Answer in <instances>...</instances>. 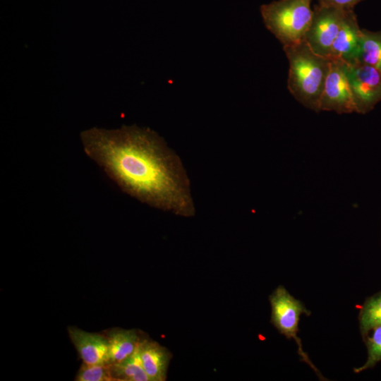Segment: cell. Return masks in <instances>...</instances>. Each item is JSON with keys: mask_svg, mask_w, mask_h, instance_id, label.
I'll return each instance as SVG.
<instances>
[{"mask_svg": "<svg viewBox=\"0 0 381 381\" xmlns=\"http://www.w3.org/2000/svg\"><path fill=\"white\" fill-rule=\"evenodd\" d=\"M362 35L356 18L351 10L346 11L339 32L333 42L330 59L349 64L358 61Z\"/></svg>", "mask_w": 381, "mask_h": 381, "instance_id": "ba28073f", "label": "cell"}, {"mask_svg": "<svg viewBox=\"0 0 381 381\" xmlns=\"http://www.w3.org/2000/svg\"><path fill=\"white\" fill-rule=\"evenodd\" d=\"M313 0H279L264 4L260 13L267 30L283 47L304 40L312 20Z\"/></svg>", "mask_w": 381, "mask_h": 381, "instance_id": "3957f363", "label": "cell"}, {"mask_svg": "<svg viewBox=\"0 0 381 381\" xmlns=\"http://www.w3.org/2000/svg\"><path fill=\"white\" fill-rule=\"evenodd\" d=\"M360 328L365 336L372 329L381 325V293L368 298L359 315Z\"/></svg>", "mask_w": 381, "mask_h": 381, "instance_id": "5bb4252c", "label": "cell"}, {"mask_svg": "<svg viewBox=\"0 0 381 381\" xmlns=\"http://www.w3.org/2000/svg\"><path fill=\"white\" fill-rule=\"evenodd\" d=\"M143 367L149 381H164L172 358L171 352L158 342L145 337L139 346Z\"/></svg>", "mask_w": 381, "mask_h": 381, "instance_id": "8fae6325", "label": "cell"}, {"mask_svg": "<svg viewBox=\"0 0 381 381\" xmlns=\"http://www.w3.org/2000/svg\"><path fill=\"white\" fill-rule=\"evenodd\" d=\"M358 61L381 71V30H362Z\"/></svg>", "mask_w": 381, "mask_h": 381, "instance_id": "4fadbf2b", "label": "cell"}, {"mask_svg": "<svg viewBox=\"0 0 381 381\" xmlns=\"http://www.w3.org/2000/svg\"><path fill=\"white\" fill-rule=\"evenodd\" d=\"M319 111L338 114L356 112L347 76L346 64L330 59L329 70L321 95Z\"/></svg>", "mask_w": 381, "mask_h": 381, "instance_id": "52a82bcc", "label": "cell"}, {"mask_svg": "<svg viewBox=\"0 0 381 381\" xmlns=\"http://www.w3.org/2000/svg\"><path fill=\"white\" fill-rule=\"evenodd\" d=\"M366 336V346L368 348V359L365 363L356 369V373H361L369 368L373 367L381 361V325L372 329Z\"/></svg>", "mask_w": 381, "mask_h": 381, "instance_id": "9a60e30c", "label": "cell"}, {"mask_svg": "<svg viewBox=\"0 0 381 381\" xmlns=\"http://www.w3.org/2000/svg\"><path fill=\"white\" fill-rule=\"evenodd\" d=\"M320 4L332 6L345 11L351 10L355 4L362 0H319Z\"/></svg>", "mask_w": 381, "mask_h": 381, "instance_id": "e0dca14e", "label": "cell"}, {"mask_svg": "<svg viewBox=\"0 0 381 381\" xmlns=\"http://www.w3.org/2000/svg\"><path fill=\"white\" fill-rule=\"evenodd\" d=\"M272 308L271 322L288 339H294L298 347V353L302 360L307 363L320 377L319 372L313 365L302 349L297 337L298 325L301 314H310L301 302L294 298L283 286L277 287L270 296Z\"/></svg>", "mask_w": 381, "mask_h": 381, "instance_id": "277c9868", "label": "cell"}, {"mask_svg": "<svg viewBox=\"0 0 381 381\" xmlns=\"http://www.w3.org/2000/svg\"><path fill=\"white\" fill-rule=\"evenodd\" d=\"M75 380L114 381L109 364L88 365L83 363L75 376Z\"/></svg>", "mask_w": 381, "mask_h": 381, "instance_id": "2e32d148", "label": "cell"}, {"mask_svg": "<svg viewBox=\"0 0 381 381\" xmlns=\"http://www.w3.org/2000/svg\"><path fill=\"white\" fill-rule=\"evenodd\" d=\"M346 64L356 112L365 114L381 100V71L358 61Z\"/></svg>", "mask_w": 381, "mask_h": 381, "instance_id": "8992f818", "label": "cell"}, {"mask_svg": "<svg viewBox=\"0 0 381 381\" xmlns=\"http://www.w3.org/2000/svg\"><path fill=\"white\" fill-rule=\"evenodd\" d=\"M68 333L83 363L109 364V347L107 337L103 333L84 331L69 326Z\"/></svg>", "mask_w": 381, "mask_h": 381, "instance_id": "9c48e42d", "label": "cell"}, {"mask_svg": "<svg viewBox=\"0 0 381 381\" xmlns=\"http://www.w3.org/2000/svg\"><path fill=\"white\" fill-rule=\"evenodd\" d=\"M289 61L287 88L302 105L319 111V104L329 70L330 59L315 54L303 40L283 47Z\"/></svg>", "mask_w": 381, "mask_h": 381, "instance_id": "7a4b0ae2", "label": "cell"}, {"mask_svg": "<svg viewBox=\"0 0 381 381\" xmlns=\"http://www.w3.org/2000/svg\"><path fill=\"white\" fill-rule=\"evenodd\" d=\"M103 334L108 342L109 364L119 363L131 357L145 337L139 329L119 327L109 329Z\"/></svg>", "mask_w": 381, "mask_h": 381, "instance_id": "30bf717a", "label": "cell"}, {"mask_svg": "<svg viewBox=\"0 0 381 381\" xmlns=\"http://www.w3.org/2000/svg\"><path fill=\"white\" fill-rule=\"evenodd\" d=\"M346 11L320 4L313 11L304 41L317 54L329 58Z\"/></svg>", "mask_w": 381, "mask_h": 381, "instance_id": "5b68a950", "label": "cell"}, {"mask_svg": "<svg viewBox=\"0 0 381 381\" xmlns=\"http://www.w3.org/2000/svg\"><path fill=\"white\" fill-rule=\"evenodd\" d=\"M109 365L114 381H149L142 365L139 347L126 360L119 363L109 364Z\"/></svg>", "mask_w": 381, "mask_h": 381, "instance_id": "7c38bea8", "label": "cell"}, {"mask_svg": "<svg viewBox=\"0 0 381 381\" xmlns=\"http://www.w3.org/2000/svg\"><path fill=\"white\" fill-rule=\"evenodd\" d=\"M86 155L126 193L155 208L190 217L195 208L179 157L155 131L136 126L80 133Z\"/></svg>", "mask_w": 381, "mask_h": 381, "instance_id": "6da1fadb", "label": "cell"}]
</instances>
